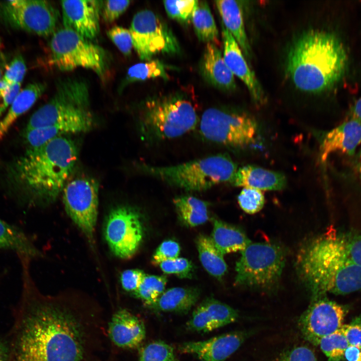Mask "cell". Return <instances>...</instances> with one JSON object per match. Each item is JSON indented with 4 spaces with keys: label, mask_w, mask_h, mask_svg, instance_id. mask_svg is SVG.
Here are the masks:
<instances>
[{
    "label": "cell",
    "mask_w": 361,
    "mask_h": 361,
    "mask_svg": "<svg viewBox=\"0 0 361 361\" xmlns=\"http://www.w3.org/2000/svg\"><path fill=\"white\" fill-rule=\"evenodd\" d=\"M8 361H99L102 318L96 311L36 288L30 270H22Z\"/></svg>",
    "instance_id": "1"
},
{
    "label": "cell",
    "mask_w": 361,
    "mask_h": 361,
    "mask_svg": "<svg viewBox=\"0 0 361 361\" xmlns=\"http://www.w3.org/2000/svg\"><path fill=\"white\" fill-rule=\"evenodd\" d=\"M77 158L74 142L61 136L29 148L14 162L10 173L28 202L52 203L62 192Z\"/></svg>",
    "instance_id": "2"
},
{
    "label": "cell",
    "mask_w": 361,
    "mask_h": 361,
    "mask_svg": "<svg viewBox=\"0 0 361 361\" xmlns=\"http://www.w3.org/2000/svg\"><path fill=\"white\" fill-rule=\"evenodd\" d=\"M346 61L344 48L335 36L312 30L303 34L291 47L287 71L297 88L318 93L331 88L340 79Z\"/></svg>",
    "instance_id": "3"
},
{
    "label": "cell",
    "mask_w": 361,
    "mask_h": 361,
    "mask_svg": "<svg viewBox=\"0 0 361 361\" xmlns=\"http://www.w3.org/2000/svg\"><path fill=\"white\" fill-rule=\"evenodd\" d=\"M88 85L69 77L57 81L51 99L31 116L25 131L44 127L48 140L69 133L85 132L93 126Z\"/></svg>",
    "instance_id": "4"
},
{
    "label": "cell",
    "mask_w": 361,
    "mask_h": 361,
    "mask_svg": "<svg viewBox=\"0 0 361 361\" xmlns=\"http://www.w3.org/2000/svg\"><path fill=\"white\" fill-rule=\"evenodd\" d=\"M198 123L192 101L180 92L147 100L141 107L138 125L142 139L152 143L183 136Z\"/></svg>",
    "instance_id": "5"
},
{
    "label": "cell",
    "mask_w": 361,
    "mask_h": 361,
    "mask_svg": "<svg viewBox=\"0 0 361 361\" xmlns=\"http://www.w3.org/2000/svg\"><path fill=\"white\" fill-rule=\"evenodd\" d=\"M142 171L169 186L188 191H202L230 182L238 169L227 155L218 154L170 166L141 164Z\"/></svg>",
    "instance_id": "6"
},
{
    "label": "cell",
    "mask_w": 361,
    "mask_h": 361,
    "mask_svg": "<svg viewBox=\"0 0 361 361\" xmlns=\"http://www.w3.org/2000/svg\"><path fill=\"white\" fill-rule=\"evenodd\" d=\"M200 132L206 140L237 149L255 146L260 129L257 122L244 112L210 108L202 115Z\"/></svg>",
    "instance_id": "7"
},
{
    "label": "cell",
    "mask_w": 361,
    "mask_h": 361,
    "mask_svg": "<svg viewBox=\"0 0 361 361\" xmlns=\"http://www.w3.org/2000/svg\"><path fill=\"white\" fill-rule=\"evenodd\" d=\"M285 255L279 246L269 243H251L241 251L236 262V285L269 289L279 281Z\"/></svg>",
    "instance_id": "8"
},
{
    "label": "cell",
    "mask_w": 361,
    "mask_h": 361,
    "mask_svg": "<svg viewBox=\"0 0 361 361\" xmlns=\"http://www.w3.org/2000/svg\"><path fill=\"white\" fill-rule=\"evenodd\" d=\"M50 46L51 61L61 71L83 67L93 71L99 76L105 73L104 50L72 30L64 28L55 32Z\"/></svg>",
    "instance_id": "9"
},
{
    "label": "cell",
    "mask_w": 361,
    "mask_h": 361,
    "mask_svg": "<svg viewBox=\"0 0 361 361\" xmlns=\"http://www.w3.org/2000/svg\"><path fill=\"white\" fill-rule=\"evenodd\" d=\"M129 31L133 48L142 60H150L158 54H174L179 52V44L171 30L151 11L145 10L137 13Z\"/></svg>",
    "instance_id": "10"
},
{
    "label": "cell",
    "mask_w": 361,
    "mask_h": 361,
    "mask_svg": "<svg viewBox=\"0 0 361 361\" xmlns=\"http://www.w3.org/2000/svg\"><path fill=\"white\" fill-rule=\"evenodd\" d=\"M58 12L46 1L12 0L0 2V20L13 28L40 36L53 34Z\"/></svg>",
    "instance_id": "11"
},
{
    "label": "cell",
    "mask_w": 361,
    "mask_h": 361,
    "mask_svg": "<svg viewBox=\"0 0 361 361\" xmlns=\"http://www.w3.org/2000/svg\"><path fill=\"white\" fill-rule=\"evenodd\" d=\"M62 193L67 214L84 235L90 245L94 247L98 215V184L92 178L77 177L67 182Z\"/></svg>",
    "instance_id": "12"
},
{
    "label": "cell",
    "mask_w": 361,
    "mask_h": 361,
    "mask_svg": "<svg viewBox=\"0 0 361 361\" xmlns=\"http://www.w3.org/2000/svg\"><path fill=\"white\" fill-rule=\"evenodd\" d=\"M104 233L111 252L128 259L138 249L143 237L141 217L135 208L121 205L112 209L105 220Z\"/></svg>",
    "instance_id": "13"
},
{
    "label": "cell",
    "mask_w": 361,
    "mask_h": 361,
    "mask_svg": "<svg viewBox=\"0 0 361 361\" xmlns=\"http://www.w3.org/2000/svg\"><path fill=\"white\" fill-rule=\"evenodd\" d=\"M346 312L343 306L321 297L313 300L301 315L299 327L307 340L318 345L321 338L341 328Z\"/></svg>",
    "instance_id": "14"
},
{
    "label": "cell",
    "mask_w": 361,
    "mask_h": 361,
    "mask_svg": "<svg viewBox=\"0 0 361 361\" xmlns=\"http://www.w3.org/2000/svg\"><path fill=\"white\" fill-rule=\"evenodd\" d=\"M102 1L70 0L61 2L64 28L92 40L99 32Z\"/></svg>",
    "instance_id": "15"
},
{
    "label": "cell",
    "mask_w": 361,
    "mask_h": 361,
    "mask_svg": "<svg viewBox=\"0 0 361 361\" xmlns=\"http://www.w3.org/2000/svg\"><path fill=\"white\" fill-rule=\"evenodd\" d=\"M245 337L244 332H232L205 340L185 342L178 349L196 356L200 361H224L239 348Z\"/></svg>",
    "instance_id": "16"
},
{
    "label": "cell",
    "mask_w": 361,
    "mask_h": 361,
    "mask_svg": "<svg viewBox=\"0 0 361 361\" xmlns=\"http://www.w3.org/2000/svg\"><path fill=\"white\" fill-rule=\"evenodd\" d=\"M223 42V58L228 68L246 85L253 100L257 103L265 100V95L261 84L254 73L249 67L238 43L224 27L222 25Z\"/></svg>",
    "instance_id": "17"
},
{
    "label": "cell",
    "mask_w": 361,
    "mask_h": 361,
    "mask_svg": "<svg viewBox=\"0 0 361 361\" xmlns=\"http://www.w3.org/2000/svg\"><path fill=\"white\" fill-rule=\"evenodd\" d=\"M237 311L213 298L203 300L194 310L187 323L192 331L208 332L236 321Z\"/></svg>",
    "instance_id": "18"
},
{
    "label": "cell",
    "mask_w": 361,
    "mask_h": 361,
    "mask_svg": "<svg viewBox=\"0 0 361 361\" xmlns=\"http://www.w3.org/2000/svg\"><path fill=\"white\" fill-rule=\"evenodd\" d=\"M110 341L116 346L133 349L139 346L145 337L143 321L124 308L116 311L111 317L107 327Z\"/></svg>",
    "instance_id": "19"
},
{
    "label": "cell",
    "mask_w": 361,
    "mask_h": 361,
    "mask_svg": "<svg viewBox=\"0 0 361 361\" xmlns=\"http://www.w3.org/2000/svg\"><path fill=\"white\" fill-rule=\"evenodd\" d=\"M361 144V120L353 118L326 133L321 142L320 157L325 161L334 152L352 155Z\"/></svg>",
    "instance_id": "20"
},
{
    "label": "cell",
    "mask_w": 361,
    "mask_h": 361,
    "mask_svg": "<svg viewBox=\"0 0 361 361\" xmlns=\"http://www.w3.org/2000/svg\"><path fill=\"white\" fill-rule=\"evenodd\" d=\"M200 69L206 80L214 87L225 91L236 88L234 75L215 44L207 43L201 60Z\"/></svg>",
    "instance_id": "21"
},
{
    "label": "cell",
    "mask_w": 361,
    "mask_h": 361,
    "mask_svg": "<svg viewBox=\"0 0 361 361\" xmlns=\"http://www.w3.org/2000/svg\"><path fill=\"white\" fill-rule=\"evenodd\" d=\"M230 183L236 187L251 188L261 191H278L286 187L287 179L280 172L246 165L238 168Z\"/></svg>",
    "instance_id": "22"
},
{
    "label": "cell",
    "mask_w": 361,
    "mask_h": 361,
    "mask_svg": "<svg viewBox=\"0 0 361 361\" xmlns=\"http://www.w3.org/2000/svg\"><path fill=\"white\" fill-rule=\"evenodd\" d=\"M223 25L233 36L243 54L251 56V48L245 31L243 11L239 2L232 0L215 1Z\"/></svg>",
    "instance_id": "23"
},
{
    "label": "cell",
    "mask_w": 361,
    "mask_h": 361,
    "mask_svg": "<svg viewBox=\"0 0 361 361\" xmlns=\"http://www.w3.org/2000/svg\"><path fill=\"white\" fill-rule=\"evenodd\" d=\"M199 289L194 287H173L164 291L151 305L155 311L187 313L199 298Z\"/></svg>",
    "instance_id": "24"
},
{
    "label": "cell",
    "mask_w": 361,
    "mask_h": 361,
    "mask_svg": "<svg viewBox=\"0 0 361 361\" xmlns=\"http://www.w3.org/2000/svg\"><path fill=\"white\" fill-rule=\"evenodd\" d=\"M46 89L44 83L34 82L20 92L5 116L0 121V140L16 120L32 107Z\"/></svg>",
    "instance_id": "25"
},
{
    "label": "cell",
    "mask_w": 361,
    "mask_h": 361,
    "mask_svg": "<svg viewBox=\"0 0 361 361\" xmlns=\"http://www.w3.org/2000/svg\"><path fill=\"white\" fill-rule=\"evenodd\" d=\"M211 238L223 255L242 251L251 243L242 229L218 219L213 220Z\"/></svg>",
    "instance_id": "26"
},
{
    "label": "cell",
    "mask_w": 361,
    "mask_h": 361,
    "mask_svg": "<svg viewBox=\"0 0 361 361\" xmlns=\"http://www.w3.org/2000/svg\"><path fill=\"white\" fill-rule=\"evenodd\" d=\"M0 249L11 250L31 259L42 256L41 251L22 230L1 219Z\"/></svg>",
    "instance_id": "27"
},
{
    "label": "cell",
    "mask_w": 361,
    "mask_h": 361,
    "mask_svg": "<svg viewBox=\"0 0 361 361\" xmlns=\"http://www.w3.org/2000/svg\"><path fill=\"white\" fill-rule=\"evenodd\" d=\"M173 204L180 221L189 227L205 223L209 218L208 203L192 196H182L173 199Z\"/></svg>",
    "instance_id": "28"
},
{
    "label": "cell",
    "mask_w": 361,
    "mask_h": 361,
    "mask_svg": "<svg viewBox=\"0 0 361 361\" xmlns=\"http://www.w3.org/2000/svg\"><path fill=\"white\" fill-rule=\"evenodd\" d=\"M200 262L207 272L221 279L227 270L223 255L217 248L211 237L200 234L196 240Z\"/></svg>",
    "instance_id": "29"
},
{
    "label": "cell",
    "mask_w": 361,
    "mask_h": 361,
    "mask_svg": "<svg viewBox=\"0 0 361 361\" xmlns=\"http://www.w3.org/2000/svg\"><path fill=\"white\" fill-rule=\"evenodd\" d=\"M195 33L200 41L216 45L219 32L208 3L198 1L192 18Z\"/></svg>",
    "instance_id": "30"
},
{
    "label": "cell",
    "mask_w": 361,
    "mask_h": 361,
    "mask_svg": "<svg viewBox=\"0 0 361 361\" xmlns=\"http://www.w3.org/2000/svg\"><path fill=\"white\" fill-rule=\"evenodd\" d=\"M157 77L168 78L165 65L157 59L150 60L130 67L126 74L125 84Z\"/></svg>",
    "instance_id": "31"
},
{
    "label": "cell",
    "mask_w": 361,
    "mask_h": 361,
    "mask_svg": "<svg viewBox=\"0 0 361 361\" xmlns=\"http://www.w3.org/2000/svg\"><path fill=\"white\" fill-rule=\"evenodd\" d=\"M167 278L164 276L146 275L138 289L133 293L148 306L154 303L164 291Z\"/></svg>",
    "instance_id": "32"
},
{
    "label": "cell",
    "mask_w": 361,
    "mask_h": 361,
    "mask_svg": "<svg viewBox=\"0 0 361 361\" xmlns=\"http://www.w3.org/2000/svg\"><path fill=\"white\" fill-rule=\"evenodd\" d=\"M327 361H344V353L349 344L340 329L321 338L318 343Z\"/></svg>",
    "instance_id": "33"
},
{
    "label": "cell",
    "mask_w": 361,
    "mask_h": 361,
    "mask_svg": "<svg viewBox=\"0 0 361 361\" xmlns=\"http://www.w3.org/2000/svg\"><path fill=\"white\" fill-rule=\"evenodd\" d=\"M139 361H179L173 348L164 341L157 340L148 343L139 351Z\"/></svg>",
    "instance_id": "34"
},
{
    "label": "cell",
    "mask_w": 361,
    "mask_h": 361,
    "mask_svg": "<svg viewBox=\"0 0 361 361\" xmlns=\"http://www.w3.org/2000/svg\"><path fill=\"white\" fill-rule=\"evenodd\" d=\"M198 1H165L163 5L169 17L183 24H189Z\"/></svg>",
    "instance_id": "35"
},
{
    "label": "cell",
    "mask_w": 361,
    "mask_h": 361,
    "mask_svg": "<svg viewBox=\"0 0 361 361\" xmlns=\"http://www.w3.org/2000/svg\"><path fill=\"white\" fill-rule=\"evenodd\" d=\"M237 200L241 208L251 214L260 211L265 203L262 192L251 188H244L238 196Z\"/></svg>",
    "instance_id": "36"
},
{
    "label": "cell",
    "mask_w": 361,
    "mask_h": 361,
    "mask_svg": "<svg viewBox=\"0 0 361 361\" xmlns=\"http://www.w3.org/2000/svg\"><path fill=\"white\" fill-rule=\"evenodd\" d=\"M158 265L164 273L175 274L180 278H191L193 275V265L186 258L177 257L163 261Z\"/></svg>",
    "instance_id": "37"
},
{
    "label": "cell",
    "mask_w": 361,
    "mask_h": 361,
    "mask_svg": "<svg viewBox=\"0 0 361 361\" xmlns=\"http://www.w3.org/2000/svg\"><path fill=\"white\" fill-rule=\"evenodd\" d=\"M108 37L124 55H129L133 46L129 30L120 26H114L107 32Z\"/></svg>",
    "instance_id": "38"
},
{
    "label": "cell",
    "mask_w": 361,
    "mask_h": 361,
    "mask_svg": "<svg viewBox=\"0 0 361 361\" xmlns=\"http://www.w3.org/2000/svg\"><path fill=\"white\" fill-rule=\"evenodd\" d=\"M27 67L23 56L18 55L9 64L2 79L9 84L21 83L26 73Z\"/></svg>",
    "instance_id": "39"
},
{
    "label": "cell",
    "mask_w": 361,
    "mask_h": 361,
    "mask_svg": "<svg viewBox=\"0 0 361 361\" xmlns=\"http://www.w3.org/2000/svg\"><path fill=\"white\" fill-rule=\"evenodd\" d=\"M180 248L179 244L173 240L163 241L156 249L151 260L153 265H158L161 262L178 257Z\"/></svg>",
    "instance_id": "40"
},
{
    "label": "cell",
    "mask_w": 361,
    "mask_h": 361,
    "mask_svg": "<svg viewBox=\"0 0 361 361\" xmlns=\"http://www.w3.org/2000/svg\"><path fill=\"white\" fill-rule=\"evenodd\" d=\"M130 1H102L101 15L107 23H111L119 18L128 8Z\"/></svg>",
    "instance_id": "41"
},
{
    "label": "cell",
    "mask_w": 361,
    "mask_h": 361,
    "mask_svg": "<svg viewBox=\"0 0 361 361\" xmlns=\"http://www.w3.org/2000/svg\"><path fill=\"white\" fill-rule=\"evenodd\" d=\"M340 330L349 345L361 348V316L353 318L348 324H343Z\"/></svg>",
    "instance_id": "42"
},
{
    "label": "cell",
    "mask_w": 361,
    "mask_h": 361,
    "mask_svg": "<svg viewBox=\"0 0 361 361\" xmlns=\"http://www.w3.org/2000/svg\"><path fill=\"white\" fill-rule=\"evenodd\" d=\"M145 274L139 269H127L120 276L122 287L126 291L133 293L138 289Z\"/></svg>",
    "instance_id": "43"
},
{
    "label": "cell",
    "mask_w": 361,
    "mask_h": 361,
    "mask_svg": "<svg viewBox=\"0 0 361 361\" xmlns=\"http://www.w3.org/2000/svg\"><path fill=\"white\" fill-rule=\"evenodd\" d=\"M275 361H317V359L311 349L300 346L283 352Z\"/></svg>",
    "instance_id": "44"
},
{
    "label": "cell",
    "mask_w": 361,
    "mask_h": 361,
    "mask_svg": "<svg viewBox=\"0 0 361 361\" xmlns=\"http://www.w3.org/2000/svg\"><path fill=\"white\" fill-rule=\"evenodd\" d=\"M342 237L349 258L361 267V235L350 234Z\"/></svg>",
    "instance_id": "45"
},
{
    "label": "cell",
    "mask_w": 361,
    "mask_h": 361,
    "mask_svg": "<svg viewBox=\"0 0 361 361\" xmlns=\"http://www.w3.org/2000/svg\"><path fill=\"white\" fill-rule=\"evenodd\" d=\"M21 83L11 84L7 89L0 91V116L11 106L21 89Z\"/></svg>",
    "instance_id": "46"
},
{
    "label": "cell",
    "mask_w": 361,
    "mask_h": 361,
    "mask_svg": "<svg viewBox=\"0 0 361 361\" xmlns=\"http://www.w3.org/2000/svg\"><path fill=\"white\" fill-rule=\"evenodd\" d=\"M344 357L347 361H361V348L349 345L345 350Z\"/></svg>",
    "instance_id": "47"
},
{
    "label": "cell",
    "mask_w": 361,
    "mask_h": 361,
    "mask_svg": "<svg viewBox=\"0 0 361 361\" xmlns=\"http://www.w3.org/2000/svg\"><path fill=\"white\" fill-rule=\"evenodd\" d=\"M8 345L0 340V361H8Z\"/></svg>",
    "instance_id": "48"
},
{
    "label": "cell",
    "mask_w": 361,
    "mask_h": 361,
    "mask_svg": "<svg viewBox=\"0 0 361 361\" xmlns=\"http://www.w3.org/2000/svg\"><path fill=\"white\" fill-rule=\"evenodd\" d=\"M353 111L356 118L361 120V98L355 103Z\"/></svg>",
    "instance_id": "49"
},
{
    "label": "cell",
    "mask_w": 361,
    "mask_h": 361,
    "mask_svg": "<svg viewBox=\"0 0 361 361\" xmlns=\"http://www.w3.org/2000/svg\"><path fill=\"white\" fill-rule=\"evenodd\" d=\"M355 168L361 178V150L358 152L355 161Z\"/></svg>",
    "instance_id": "50"
},
{
    "label": "cell",
    "mask_w": 361,
    "mask_h": 361,
    "mask_svg": "<svg viewBox=\"0 0 361 361\" xmlns=\"http://www.w3.org/2000/svg\"><path fill=\"white\" fill-rule=\"evenodd\" d=\"M5 59L3 55L0 54V80L2 78L3 69L5 66Z\"/></svg>",
    "instance_id": "51"
}]
</instances>
